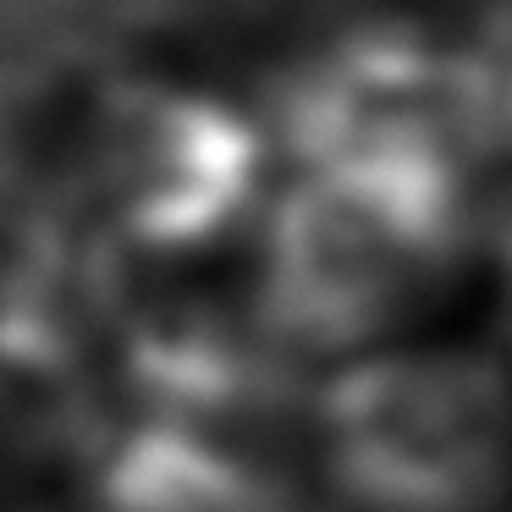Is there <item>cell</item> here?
<instances>
[{"mask_svg": "<svg viewBox=\"0 0 512 512\" xmlns=\"http://www.w3.org/2000/svg\"><path fill=\"white\" fill-rule=\"evenodd\" d=\"M446 89L468 160H512V0H490L446 39Z\"/></svg>", "mask_w": 512, "mask_h": 512, "instance_id": "cell-5", "label": "cell"}, {"mask_svg": "<svg viewBox=\"0 0 512 512\" xmlns=\"http://www.w3.org/2000/svg\"><path fill=\"white\" fill-rule=\"evenodd\" d=\"M265 166V133L226 100L160 78H116L83 122V188L144 254H188L232 232Z\"/></svg>", "mask_w": 512, "mask_h": 512, "instance_id": "cell-3", "label": "cell"}, {"mask_svg": "<svg viewBox=\"0 0 512 512\" xmlns=\"http://www.w3.org/2000/svg\"><path fill=\"white\" fill-rule=\"evenodd\" d=\"M320 441L364 512H490L512 485V375L474 347L358 358L325 380Z\"/></svg>", "mask_w": 512, "mask_h": 512, "instance_id": "cell-2", "label": "cell"}, {"mask_svg": "<svg viewBox=\"0 0 512 512\" xmlns=\"http://www.w3.org/2000/svg\"><path fill=\"white\" fill-rule=\"evenodd\" d=\"M100 512H281L270 479L188 424H144L100 468Z\"/></svg>", "mask_w": 512, "mask_h": 512, "instance_id": "cell-4", "label": "cell"}, {"mask_svg": "<svg viewBox=\"0 0 512 512\" xmlns=\"http://www.w3.org/2000/svg\"><path fill=\"white\" fill-rule=\"evenodd\" d=\"M485 243H490V259H496V270H501V314H507V325H512V182L485 210Z\"/></svg>", "mask_w": 512, "mask_h": 512, "instance_id": "cell-6", "label": "cell"}, {"mask_svg": "<svg viewBox=\"0 0 512 512\" xmlns=\"http://www.w3.org/2000/svg\"><path fill=\"white\" fill-rule=\"evenodd\" d=\"M468 237L463 160L369 155L314 166L270 210L259 314L292 347H364L446 287Z\"/></svg>", "mask_w": 512, "mask_h": 512, "instance_id": "cell-1", "label": "cell"}]
</instances>
